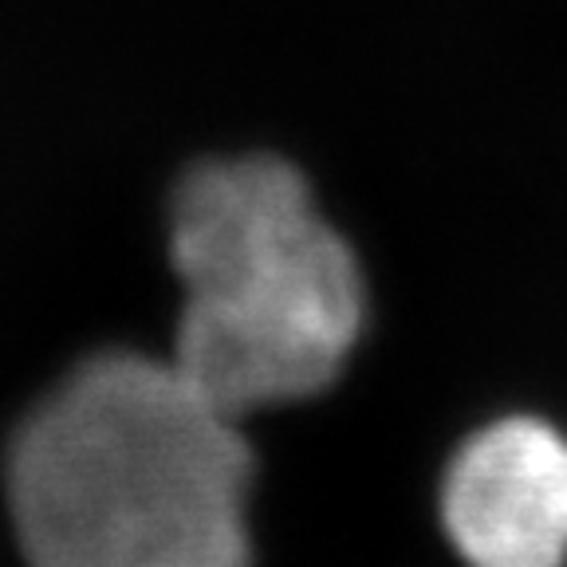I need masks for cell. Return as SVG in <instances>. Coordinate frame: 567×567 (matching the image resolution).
<instances>
[{"instance_id":"1","label":"cell","mask_w":567,"mask_h":567,"mask_svg":"<svg viewBox=\"0 0 567 567\" xmlns=\"http://www.w3.org/2000/svg\"><path fill=\"white\" fill-rule=\"evenodd\" d=\"M252 477L240 417L134 351L75 367L9 450L28 567H252Z\"/></svg>"},{"instance_id":"2","label":"cell","mask_w":567,"mask_h":567,"mask_svg":"<svg viewBox=\"0 0 567 567\" xmlns=\"http://www.w3.org/2000/svg\"><path fill=\"white\" fill-rule=\"evenodd\" d=\"M169 260L186 296L169 363L240 422L319 399L363 343L367 268L288 158L189 169L169 205Z\"/></svg>"},{"instance_id":"3","label":"cell","mask_w":567,"mask_h":567,"mask_svg":"<svg viewBox=\"0 0 567 567\" xmlns=\"http://www.w3.org/2000/svg\"><path fill=\"white\" fill-rule=\"evenodd\" d=\"M437 524L465 567H567V434L528 410L481 422L445 457Z\"/></svg>"}]
</instances>
